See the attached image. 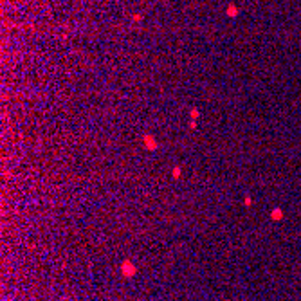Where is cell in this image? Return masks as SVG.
<instances>
[{
	"mask_svg": "<svg viewBox=\"0 0 301 301\" xmlns=\"http://www.w3.org/2000/svg\"><path fill=\"white\" fill-rule=\"evenodd\" d=\"M123 272L130 276V274H133V272H135V269H133V265H132V263L125 262V263H123Z\"/></svg>",
	"mask_w": 301,
	"mask_h": 301,
	"instance_id": "1",
	"label": "cell"
}]
</instances>
